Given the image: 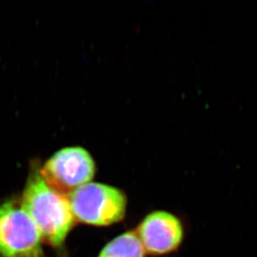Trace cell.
Segmentation results:
<instances>
[{"label":"cell","instance_id":"cell-1","mask_svg":"<svg viewBox=\"0 0 257 257\" xmlns=\"http://www.w3.org/2000/svg\"><path fill=\"white\" fill-rule=\"evenodd\" d=\"M39 229L42 238L54 247H61L74 226L75 217L67 196L49 187L40 169L32 172L20 201Z\"/></svg>","mask_w":257,"mask_h":257},{"label":"cell","instance_id":"cell-2","mask_svg":"<svg viewBox=\"0 0 257 257\" xmlns=\"http://www.w3.org/2000/svg\"><path fill=\"white\" fill-rule=\"evenodd\" d=\"M68 197L74 217L87 225L111 226L126 216V194L109 185L89 182L78 187Z\"/></svg>","mask_w":257,"mask_h":257},{"label":"cell","instance_id":"cell-3","mask_svg":"<svg viewBox=\"0 0 257 257\" xmlns=\"http://www.w3.org/2000/svg\"><path fill=\"white\" fill-rule=\"evenodd\" d=\"M41 234L20 201L10 200L0 206V255L45 257Z\"/></svg>","mask_w":257,"mask_h":257},{"label":"cell","instance_id":"cell-4","mask_svg":"<svg viewBox=\"0 0 257 257\" xmlns=\"http://www.w3.org/2000/svg\"><path fill=\"white\" fill-rule=\"evenodd\" d=\"M96 172L94 161L85 149L67 148L58 151L40 169L52 189L64 196L89 183Z\"/></svg>","mask_w":257,"mask_h":257},{"label":"cell","instance_id":"cell-5","mask_svg":"<svg viewBox=\"0 0 257 257\" xmlns=\"http://www.w3.org/2000/svg\"><path fill=\"white\" fill-rule=\"evenodd\" d=\"M135 232L146 253L153 256L176 252L185 236L182 220L177 215L164 210H156L147 214L137 226Z\"/></svg>","mask_w":257,"mask_h":257},{"label":"cell","instance_id":"cell-6","mask_svg":"<svg viewBox=\"0 0 257 257\" xmlns=\"http://www.w3.org/2000/svg\"><path fill=\"white\" fill-rule=\"evenodd\" d=\"M143 244L135 230L121 233L107 243L98 257H146Z\"/></svg>","mask_w":257,"mask_h":257}]
</instances>
